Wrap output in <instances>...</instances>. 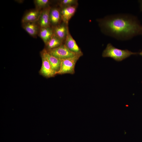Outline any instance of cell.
<instances>
[{
    "label": "cell",
    "mask_w": 142,
    "mask_h": 142,
    "mask_svg": "<svg viewBox=\"0 0 142 142\" xmlns=\"http://www.w3.org/2000/svg\"><path fill=\"white\" fill-rule=\"evenodd\" d=\"M42 59V65L39 73L46 78L54 77L56 74L52 70L50 64L43 50L40 52Z\"/></svg>",
    "instance_id": "5b68a950"
},
{
    "label": "cell",
    "mask_w": 142,
    "mask_h": 142,
    "mask_svg": "<svg viewBox=\"0 0 142 142\" xmlns=\"http://www.w3.org/2000/svg\"><path fill=\"white\" fill-rule=\"evenodd\" d=\"M48 0H36L35 1V4L37 7L39 8L47 7L49 3Z\"/></svg>",
    "instance_id": "e0dca14e"
},
{
    "label": "cell",
    "mask_w": 142,
    "mask_h": 142,
    "mask_svg": "<svg viewBox=\"0 0 142 142\" xmlns=\"http://www.w3.org/2000/svg\"><path fill=\"white\" fill-rule=\"evenodd\" d=\"M59 5L61 8L78 5V1L77 0H62L60 1Z\"/></svg>",
    "instance_id": "2e32d148"
},
{
    "label": "cell",
    "mask_w": 142,
    "mask_h": 142,
    "mask_svg": "<svg viewBox=\"0 0 142 142\" xmlns=\"http://www.w3.org/2000/svg\"><path fill=\"white\" fill-rule=\"evenodd\" d=\"M41 11L37 9L32 10L27 13L22 19L23 23L29 22H35L38 20Z\"/></svg>",
    "instance_id": "7c38bea8"
},
{
    "label": "cell",
    "mask_w": 142,
    "mask_h": 142,
    "mask_svg": "<svg viewBox=\"0 0 142 142\" xmlns=\"http://www.w3.org/2000/svg\"><path fill=\"white\" fill-rule=\"evenodd\" d=\"M78 5L61 8L60 12L62 21L68 25V22L74 15L76 11Z\"/></svg>",
    "instance_id": "52a82bcc"
},
{
    "label": "cell",
    "mask_w": 142,
    "mask_h": 142,
    "mask_svg": "<svg viewBox=\"0 0 142 142\" xmlns=\"http://www.w3.org/2000/svg\"><path fill=\"white\" fill-rule=\"evenodd\" d=\"M51 7L48 6L41 11L39 18L37 21L40 28L50 27L49 14Z\"/></svg>",
    "instance_id": "9c48e42d"
},
{
    "label": "cell",
    "mask_w": 142,
    "mask_h": 142,
    "mask_svg": "<svg viewBox=\"0 0 142 142\" xmlns=\"http://www.w3.org/2000/svg\"><path fill=\"white\" fill-rule=\"evenodd\" d=\"M47 50L50 54L61 60L80 55L70 51L64 43L57 48Z\"/></svg>",
    "instance_id": "277c9868"
},
{
    "label": "cell",
    "mask_w": 142,
    "mask_h": 142,
    "mask_svg": "<svg viewBox=\"0 0 142 142\" xmlns=\"http://www.w3.org/2000/svg\"><path fill=\"white\" fill-rule=\"evenodd\" d=\"M63 42L56 36L53 35L45 45L47 50L54 49L59 47L63 44Z\"/></svg>",
    "instance_id": "9a60e30c"
},
{
    "label": "cell",
    "mask_w": 142,
    "mask_h": 142,
    "mask_svg": "<svg viewBox=\"0 0 142 142\" xmlns=\"http://www.w3.org/2000/svg\"><path fill=\"white\" fill-rule=\"evenodd\" d=\"M54 35L53 28L51 27L40 28L39 36L45 45Z\"/></svg>",
    "instance_id": "4fadbf2b"
},
{
    "label": "cell",
    "mask_w": 142,
    "mask_h": 142,
    "mask_svg": "<svg viewBox=\"0 0 142 142\" xmlns=\"http://www.w3.org/2000/svg\"><path fill=\"white\" fill-rule=\"evenodd\" d=\"M64 44L71 52L82 56L83 55L81 49L70 34L69 31Z\"/></svg>",
    "instance_id": "8992f818"
},
{
    "label": "cell",
    "mask_w": 142,
    "mask_h": 142,
    "mask_svg": "<svg viewBox=\"0 0 142 142\" xmlns=\"http://www.w3.org/2000/svg\"><path fill=\"white\" fill-rule=\"evenodd\" d=\"M53 28L54 34L64 43L69 31L68 25L63 22Z\"/></svg>",
    "instance_id": "ba28073f"
},
{
    "label": "cell",
    "mask_w": 142,
    "mask_h": 142,
    "mask_svg": "<svg viewBox=\"0 0 142 142\" xmlns=\"http://www.w3.org/2000/svg\"><path fill=\"white\" fill-rule=\"evenodd\" d=\"M23 29L31 36H35L38 32V27L35 22H29L23 23Z\"/></svg>",
    "instance_id": "5bb4252c"
},
{
    "label": "cell",
    "mask_w": 142,
    "mask_h": 142,
    "mask_svg": "<svg viewBox=\"0 0 142 142\" xmlns=\"http://www.w3.org/2000/svg\"><path fill=\"white\" fill-rule=\"evenodd\" d=\"M140 4V11L142 12V0H140L138 1Z\"/></svg>",
    "instance_id": "ac0fdd59"
},
{
    "label": "cell",
    "mask_w": 142,
    "mask_h": 142,
    "mask_svg": "<svg viewBox=\"0 0 142 142\" xmlns=\"http://www.w3.org/2000/svg\"><path fill=\"white\" fill-rule=\"evenodd\" d=\"M82 56L77 55L74 57L61 60L60 67L57 74H73L75 73L76 64Z\"/></svg>",
    "instance_id": "3957f363"
},
{
    "label": "cell",
    "mask_w": 142,
    "mask_h": 142,
    "mask_svg": "<svg viewBox=\"0 0 142 142\" xmlns=\"http://www.w3.org/2000/svg\"><path fill=\"white\" fill-rule=\"evenodd\" d=\"M139 53L132 52L128 49H121L114 46L111 43L107 44L102 53L103 57L111 58L115 60L120 62L130 57L132 55Z\"/></svg>",
    "instance_id": "7a4b0ae2"
},
{
    "label": "cell",
    "mask_w": 142,
    "mask_h": 142,
    "mask_svg": "<svg viewBox=\"0 0 142 142\" xmlns=\"http://www.w3.org/2000/svg\"><path fill=\"white\" fill-rule=\"evenodd\" d=\"M43 50L52 70L57 75L60 68L61 60L50 54L45 48Z\"/></svg>",
    "instance_id": "30bf717a"
},
{
    "label": "cell",
    "mask_w": 142,
    "mask_h": 142,
    "mask_svg": "<svg viewBox=\"0 0 142 142\" xmlns=\"http://www.w3.org/2000/svg\"><path fill=\"white\" fill-rule=\"evenodd\" d=\"M138 54L142 56V50L140 53H139Z\"/></svg>",
    "instance_id": "d6986e66"
},
{
    "label": "cell",
    "mask_w": 142,
    "mask_h": 142,
    "mask_svg": "<svg viewBox=\"0 0 142 142\" xmlns=\"http://www.w3.org/2000/svg\"><path fill=\"white\" fill-rule=\"evenodd\" d=\"M50 24L54 26L60 24L62 21L60 9L56 8H51L49 14Z\"/></svg>",
    "instance_id": "8fae6325"
},
{
    "label": "cell",
    "mask_w": 142,
    "mask_h": 142,
    "mask_svg": "<svg viewBox=\"0 0 142 142\" xmlns=\"http://www.w3.org/2000/svg\"><path fill=\"white\" fill-rule=\"evenodd\" d=\"M97 21L103 33L117 40H127L142 35V25L137 17L132 14L109 15Z\"/></svg>",
    "instance_id": "6da1fadb"
}]
</instances>
